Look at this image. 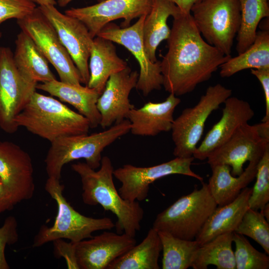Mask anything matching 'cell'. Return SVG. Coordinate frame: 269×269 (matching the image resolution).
<instances>
[{
	"instance_id": "obj_1",
	"label": "cell",
	"mask_w": 269,
	"mask_h": 269,
	"mask_svg": "<svg viewBox=\"0 0 269 269\" xmlns=\"http://www.w3.org/2000/svg\"><path fill=\"white\" fill-rule=\"evenodd\" d=\"M167 41L168 50L160 61L162 86L177 97L209 80L231 57L203 39L191 13L173 17Z\"/></svg>"
},
{
	"instance_id": "obj_2",
	"label": "cell",
	"mask_w": 269,
	"mask_h": 269,
	"mask_svg": "<svg viewBox=\"0 0 269 269\" xmlns=\"http://www.w3.org/2000/svg\"><path fill=\"white\" fill-rule=\"evenodd\" d=\"M71 168L80 177L83 202L89 205L99 204L105 211L112 212L117 218L115 226L117 233L135 237L140 229L144 210L138 201H129L120 195L114 183L111 159L102 157L98 170L81 162L72 164Z\"/></svg>"
},
{
	"instance_id": "obj_3",
	"label": "cell",
	"mask_w": 269,
	"mask_h": 269,
	"mask_svg": "<svg viewBox=\"0 0 269 269\" xmlns=\"http://www.w3.org/2000/svg\"><path fill=\"white\" fill-rule=\"evenodd\" d=\"M14 121L50 142L65 136L88 134V120L60 101L34 92Z\"/></svg>"
},
{
	"instance_id": "obj_4",
	"label": "cell",
	"mask_w": 269,
	"mask_h": 269,
	"mask_svg": "<svg viewBox=\"0 0 269 269\" xmlns=\"http://www.w3.org/2000/svg\"><path fill=\"white\" fill-rule=\"evenodd\" d=\"M130 131V123L126 119L102 132L65 136L55 139L50 142L44 160L48 177L60 180L64 165L80 159H85L90 167L97 169L101 165L104 149Z\"/></svg>"
},
{
	"instance_id": "obj_5",
	"label": "cell",
	"mask_w": 269,
	"mask_h": 269,
	"mask_svg": "<svg viewBox=\"0 0 269 269\" xmlns=\"http://www.w3.org/2000/svg\"><path fill=\"white\" fill-rule=\"evenodd\" d=\"M45 189L55 201L57 214L51 227L42 226L35 236L32 247H39L57 239H68L73 243L92 237V233L100 230H110L115 224L108 217L94 218L75 210L63 195L64 186L60 180L48 177Z\"/></svg>"
},
{
	"instance_id": "obj_6",
	"label": "cell",
	"mask_w": 269,
	"mask_h": 269,
	"mask_svg": "<svg viewBox=\"0 0 269 269\" xmlns=\"http://www.w3.org/2000/svg\"><path fill=\"white\" fill-rule=\"evenodd\" d=\"M181 196L156 216L152 228L174 237L195 240L206 221L217 207L207 183Z\"/></svg>"
},
{
	"instance_id": "obj_7",
	"label": "cell",
	"mask_w": 269,
	"mask_h": 269,
	"mask_svg": "<svg viewBox=\"0 0 269 269\" xmlns=\"http://www.w3.org/2000/svg\"><path fill=\"white\" fill-rule=\"evenodd\" d=\"M232 93L231 89L221 84L210 86L195 106L184 109L174 120L171 131L174 144L173 154L175 157L193 156L208 117Z\"/></svg>"
},
{
	"instance_id": "obj_8",
	"label": "cell",
	"mask_w": 269,
	"mask_h": 269,
	"mask_svg": "<svg viewBox=\"0 0 269 269\" xmlns=\"http://www.w3.org/2000/svg\"><path fill=\"white\" fill-rule=\"evenodd\" d=\"M190 13L206 41L231 55L240 25L239 0H203L192 7Z\"/></svg>"
},
{
	"instance_id": "obj_9",
	"label": "cell",
	"mask_w": 269,
	"mask_h": 269,
	"mask_svg": "<svg viewBox=\"0 0 269 269\" xmlns=\"http://www.w3.org/2000/svg\"><path fill=\"white\" fill-rule=\"evenodd\" d=\"M269 147V121L251 125L246 124L239 128L224 144L208 156L210 167L227 164L231 174L237 176L243 172L247 161L259 160Z\"/></svg>"
},
{
	"instance_id": "obj_10",
	"label": "cell",
	"mask_w": 269,
	"mask_h": 269,
	"mask_svg": "<svg viewBox=\"0 0 269 269\" xmlns=\"http://www.w3.org/2000/svg\"><path fill=\"white\" fill-rule=\"evenodd\" d=\"M17 21L21 31L33 40L47 61L54 67L61 81L81 84V79L78 69L55 28L38 7L31 14Z\"/></svg>"
},
{
	"instance_id": "obj_11",
	"label": "cell",
	"mask_w": 269,
	"mask_h": 269,
	"mask_svg": "<svg viewBox=\"0 0 269 269\" xmlns=\"http://www.w3.org/2000/svg\"><path fill=\"white\" fill-rule=\"evenodd\" d=\"M37 84L18 71L11 49L0 47V128L4 132L17 131L14 120L36 91Z\"/></svg>"
},
{
	"instance_id": "obj_12",
	"label": "cell",
	"mask_w": 269,
	"mask_h": 269,
	"mask_svg": "<svg viewBox=\"0 0 269 269\" xmlns=\"http://www.w3.org/2000/svg\"><path fill=\"white\" fill-rule=\"evenodd\" d=\"M194 158L175 157L167 162L148 167L126 164L114 170V176L121 183L119 193L130 202L142 201L148 196L149 185L162 177L181 174L194 177L201 182L203 178L194 172L191 165Z\"/></svg>"
},
{
	"instance_id": "obj_13",
	"label": "cell",
	"mask_w": 269,
	"mask_h": 269,
	"mask_svg": "<svg viewBox=\"0 0 269 269\" xmlns=\"http://www.w3.org/2000/svg\"><path fill=\"white\" fill-rule=\"evenodd\" d=\"M146 16H141L135 23L126 27L110 22L97 35L123 45L134 56L140 67L135 88L144 96L154 90H160L163 84L160 61L151 62L144 48L143 25Z\"/></svg>"
},
{
	"instance_id": "obj_14",
	"label": "cell",
	"mask_w": 269,
	"mask_h": 269,
	"mask_svg": "<svg viewBox=\"0 0 269 269\" xmlns=\"http://www.w3.org/2000/svg\"><path fill=\"white\" fill-rule=\"evenodd\" d=\"M152 3L153 0H104L88 6L72 7L65 14L81 21L94 38L105 25L114 20L123 18L121 27L129 26L134 19L147 15Z\"/></svg>"
},
{
	"instance_id": "obj_15",
	"label": "cell",
	"mask_w": 269,
	"mask_h": 269,
	"mask_svg": "<svg viewBox=\"0 0 269 269\" xmlns=\"http://www.w3.org/2000/svg\"><path fill=\"white\" fill-rule=\"evenodd\" d=\"M50 22L78 69L81 83L87 85L89 79L88 61L92 38L86 26L78 19L61 13L54 5L38 6Z\"/></svg>"
},
{
	"instance_id": "obj_16",
	"label": "cell",
	"mask_w": 269,
	"mask_h": 269,
	"mask_svg": "<svg viewBox=\"0 0 269 269\" xmlns=\"http://www.w3.org/2000/svg\"><path fill=\"white\" fill-rule=\"evenodd\" d=\"M0 178L14 205L33 197L35 186L31 158L11 141H0Z\"/></svg>"
},
{
	"instance_id": "obj_17",
	"label": "cell",
	"mask_w": 269,
	"mask_h": 269,
	"mask_svg": "<svg viewBox=\"0 0 269 269\" xmlns=\"http://www.w3.org/2000/svg\"><path fill=\"white\" fill-rule=\"evenodd\" d=\"M138 77L137 72L128 66L109 77L97 102L101 115L100 126L103 129L128 119L130 112L134 108L129 95L136 87Z\"/></svg>"
},
{
	"instance_id": "obj_18",
	"label": "cell",
	"mask_w": 269,
	"mask_h": 269,
	"mask_svg": "<svg viewBox=\"0 0 269 269\" xmlns=\"http://www.w3.org/2000/svg\"><path fill=\"white\" fill-rule=\"evenodd\" d=\"M134 237L125 233L105 231L88 240L75 243L79 269H105L136 245Z\"/></svg>"
},
{
	"instance_id": "obj_19",
	"label": "cell",
	"mask_w": 269,
	"mask_h": 269,
	"mask_svg": "<svg viewBox=\"0 0 269 269\" xmlns=\"http://www.w3.org/2000/svg\"><path fill=\"white\" fill-rule=\"evenodd\" d=\"M222 116L207 133L193 156L203 160L214 150L226 142L243 125L248 123L255 112L250 104L235 97H229L224 103Z\"/></svg>"
},
{
	"instance_id": "obj_20",
	"label": "cell",
	"mask_w": 269,
	"mask_h": 269,
	"mask_svg": "<svg viewBox=\"0 0 269 269\" xmlns=\"http://www.w3.org/2000/svg\"><path fill=\"white\" fill-rule=\"evenodd\" d=\"M180 102L179 98L170 94L161 102H148L139 109L133 108L128 117L130 132L135 135L154 136L171 131L173 113Z\"/></svg>"
},
{
	"instance_id": "obj_21",
	"label": "cell",
	"mask_w": 269,
	"mask_h": 269,
	"mask_svg": "<svg viewBox=\"0 0 269 269\" xmlns=\"http://www.w3.org/2000/svg\"><path fill=\"white\" fill-rule=\"evenodd\" d=\"M252 191V188L246 187L231 202L215 208L195 239L200 246L223 234L235 232L249 208Z\"/></svg>"
},
{
	"instance_id": "obj_22",
	"label": "cell",
	"mask_w": 269,
	"mask_h": 269,
	"mask_svg": "<svg viewBox=\"0 0 269 269\" xmlns=\"http://www.w3.org/2000/svg\"><path fill=\"white\" fill-rule=\"evenodd\" d=\"M36 88L73 106L88 120L91 128L100 125L101 115L97 102L100 94L94 89L86 85L69 84L56 79L37 84Z\"/></svg>"
},
{
	"instance_id": "obj_23",
	"label": "cell",
	"mask_w": 269,
	"mask_h": 269,
	"mask_svg": "<svg viewBox=\"0 0 269 269\" xmlns=\"http://www.w3.org/2000/svg\"><path fill=\"white\" fill-rule=\"evenodd\" d=\"M89 59L90 76L86 86L100 95L109 77L128 66L127 63L118 56L113 42L98 36L93 38Z\"/></svg>"
},
{
	"instance_id": "obj_24",
	"label": "cell",
	"mask_w": 269,
	"mask_h": 269,
	"mask_svg": "<svg viewBox=\"0 0 269 269\" xmlns=\"http://www.w3.org/2000/svg\"><path fill=\"white\" fill-rule=\"evenodd\" d=\"M259 161H249L242 174L237 176L232 175L228 165L218 164L211 167L212 175L207 185L217 205L231 202L254 179Z\"/></svg>"
},
{
	"instance_id": "obj_25",
	"label": "cell",
	"mask_w": 269,
	"mask_h": 269,
	"mask_svg": "<svg viewBox=\"0 0 269 269\" xmlns=\"http://www.w3.org/2000/svg\"><path fill=\"white\" fill-rule=\"evenodd\" d=\"M182 12L173 2L167 0H153L149 13L143 25V39L146 54L152 62L157 61L156 50L160 43L167 40L171 29L167 24L168 17H174Z\"/></svg>"
},
{
	"instance_id": "obj_26",
	"label": "cell",
	"mask_w": 269,
	"mask_h": 269,
	"mask_svg": "<svg viewBox=\"0 0 269 269\" xmlns=\"http://www.w3.org/2000/svg\"><path fill=\"white\" fill-rule=\"evenodd\" d=\"M15 42V50L13 58L17 68L23 76L36 83L56 79L49 67L48 61L26 33L21 31Z\"/></svg>"
},
{
	"instance_id": "obj_27",
	"label": "cell",
	"mask_w": 269,
	"mask_h": 269,
	"mask_svg": "<svg viewBox=\"0 0 269 269\" xmlns=\"http://www.w3.org/2000/svg\"><path fill=\"white\" fill-rule=\"evenodd\" d=\"M161 251L158 232L152 227L141 242L114 260L107 269H159Z\"/></svg>"
},
{
	"instance_id": "obj_28",
	"label": "cell",
	"mask_w": 269,
	"mask_h": 269,
	"mask_svg": "<svg viewBox=\"0 0 269 269\" xmlns=\"http://www.w3.org/2000/svg\"><path fill=\"white\" fill-rule=\"evenodd\" d=\"M262 68H269V27L257 31L254 42L247 50L221 65L220 75L226 78L247 69Z\"/></svg>"
},
{
	"instance_id": "obj_29",
	"label": "cell",
	"mask_w": 269,
	"mask_h": 269,
	"mask_svg": "<svg viewBox=\"0 0 269 269\" xmlns=\"http://www.w3.org/2000/svg\"><path fill=\"white\" fill-rule=\"evenodd\" d=\"M233 233L223 234L200 246L195 254L191 268L207 269L209 265H212L217 269H236L232 246Z\"/></svg>"
},
{
	"instance_id": "obj_30",
	"label": "cell",
	"mask_w": 269,
	"mask_h": 269,
	"mask_svg": "<svg viewBox=\"0 0 269 269\" xmlns=\"http://www.w3.org/2000/svg\"><path fill=\"white\" fill-rule=\"evenodd\" d=\"M241 21L237 34L236 50L239 54L254 42L260 21L269 17L268 0H239Z\"/></svg>"
},
{
	"instance_id": "obj_31",
	"label": "cell",
	"mask_w": 269,
	"mask_h": 269,
	"mask_svg": "<svg viewBox=\"0 0 269 269\" xmlns=\"http://www.w3.org/2000/svg\"><path fill=\"white\" fill-rule=\"evenodd\" d=\"M163 252L162 269H187L192 267L200 246L196 240H186L163 231L158 232Z\"/></svg>"
},
{
	"instance_id": "obj_32",
	"label": "cell",
	"mask_w": 269,
	"mask_h": 269,
	"mask_svg": "<svg viewBox=\"0 0 269 269\" xmlns=\"http://www.w3.org/2000/svg\"><path fill=\"white\" fill-rule=\"evenodd\" d=\"M235 232L252 238L269 255V224L260 211L249 208Z\"/></svg>"
},
{
	"instance_id": "obj_33",
	"label": "cell",
	"mask_w": 269,
	"mask_h": 269,
	"mask_svg": "<svg viewBox=\"0 0 269 269\" xmlns=\"http://www.w3.org/2000/svg\"><path fill=\"white\" fill-rule=\"evenodd\" d=\"M236 269H268V255L256 250L244 235L233 233Z\"/></svg>"
},
{
	"instance_id": "obj_34",
	"label": "cell",
	"mask_w": 269,
	"mask_h": 269,
	"mask_svg": "<svg viewBox=\"0 0 269 269\" xmlns=\"http://www.w3.org/2000/svg\"><path fill=\"white\" fill-rule=\"evenodd\" d=\"M255 178L248 204L249 208L260 211L269 201V147L258 161Z\"/></svg>"
},
{
	"instance_id": "obj_35",
	"label": "cell",
	"mask_w": 269,
	"mask_h": 269,
	"mask_svg": "<svg viewBox=\"0 0 269 269\" xmlns=\"http://www.w3.org/2000/svg\"><path fill=\"white\" fill-rule=\"evenodd\" d=\"M36 7V4L29 0H0V25L9 19H22Z\"/></svg>"
},
{
	"instance_id": "obj_36",
	"label": "cell",
	"mask_w": 269,
	"mask_h": 269,
	"mask_svg": "<svg viewBox=\"0 0 269 269\" xmlns=\"http://www.w3.org/2000/svg\"><path fill=\"white\" fill-rule=\"evenodd\" d=\"M17 222L15 218L9 216L4 220L0 227V269L10 268L5 256L7 245H13L18 240Z\"/></svg>"
},
{
	"instance_id": "obj_37",
	"label": "cell",
	"mask_w": 269,
	"mask_h": 269,
	"mask_svg": "<svg viewBox=\"0 0 269 269\" xmlns=\"http://www.w3.org/2000/svg\"><path fill=\"white\" fill-rule=\"evenodd\" d=\"M53 242L55 254L64 258L67 268L79 269L76 256L75 243L71 241L67 243L63 239H57Z\"/></svg>"
},
{
	"instance_id": "obj_38",
	"label": "cell",
	"mask_w": 269,
	"mask_h": 269,
	"mask_svg": "<svg viewBox=\"0 0 269 269\" xmlns=\"http://www.w3.org/2000/svg\"><path fill=\"white\" fill-rule=\"evenodd\" d=\"M251 73L260 82L264 93L266 112L262 122L269 121V68L251 69Z\"/></svg>"
},
{
	"instance_id": "obj_39",
	"label": "cell",
	"mask_w": 269,
	"mask_h": 269,
	"mask_svg": "<svg viewBox=\"0 0 269 269\" xmlns=\"http://www.w3.org/2000/svg\"><path fill=\"white\" fill-rule=\"evenodd\" d=\"M14 206L0 178V213L11 209Z\"/></svg>"
},
{
	"instance_id": "obj_40",
	"label": "cell",
	"mask_w": 269,
	"mask_h": 269,
	"mask_svg": "<svg viewBox=\"0 0 269 269\" xmlns=\"http://www.w3.org/2000/svg\"><path fill=\"white\" fill-rule=\"evenodd\" d=\"M174 3L184 14H190L192 7L203 0H167Z\"/></svg>"
},
{
	"instance_id": "obj_41",
	"label": "cell",
	"mask_w": 269,
	"mask_h": 269,
	"mask_svg": "<svg viewBox=\"0 0 269 269\" xmlns=\"http://www.w3.org/2000/svg\"><path fill=\"white\" fill-rule=\"evenodd\" d=\"M34 2L36 4H37L39 6L54 5H55L57 2L55 0H29Z\"/></svg>"
},
{
	"instance_id": "obj_42",
	"label": "cell",
	"mask_w": 269,
	"mask_h": 269,
	"mask_svg": "<svg viewBox=\"0 0 269 269\" xmlns=\"http://www.w3.org/2000/svg\"><path fill=\"white\" fill-rule=\"evenodd\" d=\"M263 214L266 220L269 222V204L268 203L263 208L260 210Z\"/></svg>"
},
{
	"instance_id": "obj_43",
	"label": "cell",
	"mask_w": 269,
	"mask_h": 269,
	"mask_svg": "<svg viewBox=\"0 0 269 269\" xmlns=\"http://www.w3.org/2000/svg\"><path fill=\"white\" fill-rule=\"evenodd\" d=\"M99 2L103 1L104 0H98ZM72 0H58L57 3L60 7H64L67 5Z\"/></svg>"
},
{
	"instance_id": "obj_44",
	"label": "cell",
	"mask_w": 269,
	"mask_h": 269,
	"mask_svg": "<svg viewBox=\"0 0 269 269\" xmlns=\"http://www.w3.org/2000/svg\"><path fill=\"white\" fill-rule=\"evenodd\" d=\"M1 35H2V34H1V32L0 31V38L1 37Z\"/></svg>"
}]
</instances>
